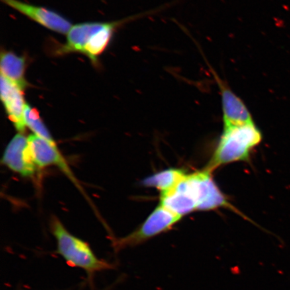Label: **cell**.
<instances>
[{"instance_id":"cell-6","label":"cell","mask_w":290,"mask_h":290,"mask_svg":"<svg viewBox=\"0 0 290 290\" xmlns=\"http://www.w3.org/2000/svg\"><path fill=\"white\" fill-rule=\"evenodd\" d=\"M214 77L220 92L224 126H238L254 122L246 106L224 81L213 72Z\"/></svg>"},{"instance_id":"cell-3","label":"cell","mask_w":290,"mask_h":290,"mask_svg":"<svg viewBox=\"0 0 290 290\" xmlns=\"http://www.w3.org/2000/svg\"><path fill=\"white\" fill-rule=\"evenodd\" d=\"M52 231L56 240V252L70 266L84 270L90 280L96 273L114 268L98 258L87 242L70 234L58 219L52 220Z\"/></svg>"},{"instance_id":"cell-5","label":"cell","mask_w":290,"mask_h":290,"mask_svg":"<svg viewBox=\"0 0 290 290\" xmlns=\"http://www.w3.org/2000/svg\"><path fill=\"white\" fill-rule=\"evenodd\" d=\"M2 162L23 177H32L36 172V166L31 154L28 138L21 133L10 141Z\"/></svg>"},{"instance_id":"cell-13","label":"cell","mask_w":290,"mask_h":290,"mask_svg":"<svg viewBox=\"0 0 290 290\" xmlns=\"http://www.w3.org/2000/svg\"><path fill=\"white\" fill-rule=\"evenodd\" d=\"M186 175L181 168H170L146 178L142 183L146 187L156 188L160 194L166 193L175 188Z\"/></svg>"},{"instance_id":"cell-2","label":"cell","mask_w":290,"mask_h":290,"mask_svg":"<svg viewBox=\"0 0 290 290\" xmlns=\"http://www.w3.org/2000/svg\"><path fill=\"white\" fill-rule=\"evenodd\" d=\"M262 138V132L254 122L224 126L220 140L205 170L212 173L216 168L224 164L248 160L250 152L260 144Z\"/></svg>"},{"instance_id":"cell-9","label":"cell","mask_w":290,"mask_h":290,"mask_svg":"<svg viewBox=\"0 0 290 290\" xmlns=\"http://www.w3.org/2000/svg\"><path fill=\"white\" fill-rule=\"evenodd\" d=\"M28 140L31 154L36 166L45 168L47 166H56L70 179H74L70 168L64 156L60 154L56 144L48 142L34 134L30 135Z\"/></svg>"},{"instance_id":"cell-14","label":"cell","mask_w":290,"mask_h":290,"mask_svg":"<svg viewBox=\"0 0 290 290\" xmlns=\"http://www.w3.org/2000/svg\"><path fill=\"white\" fill-rule=\"evenodd\" d=\"M24 120L26 126L30 128L34 134L48 140V142L56 144L52 138L48 128L42 122L36 108H32L26 104L24 110Z\"/></svg>"},{"instance_id":"cell-8","label":"cell","mask_w":290,"mask_h":290,"mask_svg":"<svg viewBox=\"0 0 290 290\" xmlns=\"http://www.w3.org/2000/svg\"><path fill=\"white\" fill-rule=\"evenodd\" d=\"M1 100L14 126L20 133L26 130L24 110L26 103L24 98L23 90L1 75Z\"/></svg>"},{"instance_id":"cell-4","label":"cell","mask_w":290,"mask_h":290,"mask_svg":"<svg viewBox=\"0 0 290 290\" xmlns=\"http://www.w3.org/2000/svg\"><path fill=\"white\" fill-rule=\"evenodd\" d=\"M182 218L158 205L144 222L128 236L114 241V248H121L138 246L154 237L171 230Z\"/></svg>"},{"instance_id":"cell-12","label":"cell","mask_w":290,"mask_h":290,"mask_svg":"<svg viewBox=\"0 0 290 290\" xmlns=\"http://www.w3.org/2000/svg\"><path fill=\"white\" fill-rule=\"evenodd\" d=\"M121 23H122L121 22H106V24L102 29L94 35L91 40L84 47L82 54L87 56L94 64H97L98 58L104 52L116 28Z\"/></svg>"},{"instance_id":"cell-1","label":"cell","mask_w":290,"mask_h":290,"mask_svg":"<svg viewBox=\"0 0 290 290\" xmlns=\"http://www.w3.org/2000/svg\"><path fill=\"white\" fill-rule=\"evenodd\" d=\"M160 204L181 218L195 211L233 209L214 181L211 172L205 168L187 174L175 188L160 194Z\"/></svg>"},{"instance_id":"cell-7","label":"cell","mask_w":290,"mask_h":290,"mask_svg":"<svg viewBox=\"0 0 290 290\" xmlns=\"http://www.w3.org/2000/svg\"><path fill=\"white\" fill-rule=\"evenodd\" d=\"M2 2L33 21L54 32L66 34L72 28L70 21L50 10L34 6L22 2L18 0H2Z\"/></svg>"},{"instance_id":"cell-11","label":"cell","mask_w":290,"mask_h":290,"mask_svg":"<svg viewBox=\"0 0 290 290\" xmlns=\"http://www.w3.org/2000/svg\"><path fill=\"white\" fill-rule=\"evenodd\" d=\"M26 66V60L22 56H18L12 52H2L1 75L23 90L28 86L24 76Z\"/></svg>"},{"instance_id":"cell-10","label":"cell","mask_w":290,"mask_h":290,"mask_svg":"<svg viewBox=\"0 0 290 290\" xmlns=\"http://www.w3.org/2000/svg\"><path fill=\"white\" fill-rule=\"evenodd\" d=\"M106 22H86L72 26L68 33L66 44L58 50V54L83 52L84 47L96 33L106 26Z\"/></svg>"}]
</instances>
